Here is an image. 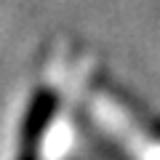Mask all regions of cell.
Instances as JSON below:
<instances>
[{
    "label": "cell",
    "instance_id": "obj_2",
    "mask_svg": "<svg viewBox=\"0 0 160 160\" xmlns=\"http://www.w3.org/2000/svg\"><path fill=\"white\" fill-rule=\"evenodd\" d=\"M19 160H40L38 158V149H35V147H24V152L19 155Z\"/></svg>",
    "mask_w": 160,
    "mask_h": 160
},
{
    "label": "cell",
    "instance_id": "obj_1",
    "mask_svg": "<svg viewBox=\"0 0 160 160\" xmlns=\"http://www.w3.org/2000/svg\"><path fill=\"white\" fill-rule=\"evenodd\" d=\"M56 112H59V93L53 88H38L22 118V144L24 147L38 149V144L43 142V136L51 128Z\"/></svg>",
    "mask_w": 160,
    "mask_h": 160
}]
</instances>
